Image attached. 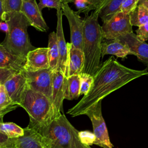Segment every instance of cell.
<instances>
[{"label":"cell","mask_w":148,"mask_h":148,"mask_svg":"<svg viewBox=\"0 0 148 148\" xmlns=\"http://www.w3.org/2000/svg\"><path fill=\"white\" fill-rule=\"evenodd\" d=\"M68 54L65 72L66 78L73 75H80L84 66V55L83 51L75 47L72 43H67Z\"/></svg>","instance_id":"14"},{"label":"cell","mask_w":148,"mask_h":148,"mask_svg":"<svg viewBox=\"0 0 148 148\" xmlns=\"http://www.w3.org/2000/svg\"><path fill=\"white\" fill-rule=\"evenodd\" d=\"M80 77V95H86L90 91L94 81V76L87 74L81 73Z\"/></svg>","instance_id":"25"},{"label":"cell","mask_w":148,"mask_h":148,"mask_svg":"<svg viewBox=\"0 0 148 148\" xmlns=\"http://www.w3.org/2000/svg\"><path fill=\"white\" fill-rule=\"evenodd\" d=\"M136 32V35L139 40L143 42L148 40V23L138 27Z\"/></svg>","instance_id":"32"},{"label":"cell","mask_w":148,"mask_h":148,"mask_svg":"<svg viewBox=\"0 0 148 148\" xmlns=\"http://www.w3.org/2000/svg\"><path fill=\"white\" fill-rule=\"evenodd\" d=\"M0 148H17L14 138L8 139V140L0 146Z\"/></svg>","instance_id":"35"},{"label":"cell","mask_w":148,"mask_h":148,"mask_svg":"<svg viewBox=\"0 0 148 148\" xmlns=\"http://www.w3.org/2000/svg\"><path fill=\"white\" fill-rule=\"evenodd\" d=\"M107 54L114 55L117 57L125 58L128 55H133L128 46L118 39H106L102 43L101 57Z\"/></svg>","instance_id":"18"},{"label":"cell","mask_w":148,"mask_h":148,"mask_svg":"<svg viewBox=\"0 0 148 148\" xmlns=\"http://www.w3.org/2000/svg\"><path fill=\"white\" fill-rule=\"evenodd\" d=\"M18 106V105H15L12 106H10L9 108H6L5 109L0 110V115H5L6 113H9V112H10L16 109Z\"/></svg>","instance_id":"37"},{"label":"cell","mask_w":148,"mask_h":148,"mask_svg":"<svg viewBox=\"0 0 148 148\" xmlns=\"http://www.w3.org/2000/svg\"><path fill=\"white\" fill-rule=\"evenodd\" d=\"M20 72L9 69L0 68V84H3L4 83L16 73Z\"/></svg>","instance_id":"33"},{"label":"cell","mask_w":148,"mask_h":148,"mask_svg":"<svg viewBox=\"0 0 148 148\" xmlns=\"http://www.w3.org/2000/svg\"><path fill=\"white\" fill-rule=\"evenodd\" d=\"M62 3H71V2H74V0H62Z\"/></svg>","instance_id":"41"},{"label":"cell","mask_w":148,"mask_h":148,"mask_svg":"<svg viewBox=\"0 0 148 148\" xmlns=\"http://www.w3.org/2000/svg\"><path fill=\"white\" fill-rule=\"evenodd\" d=\"M15 105L8 95L3 85H2L0 90V110L5 109Z\"/></svg>","instance_id":"27"},{"label":"cell","mask_w":148,"mask_h":148,"mask_svg":"<svg viewBox=\"0 0 148 148\" xmlns=\"http://www.w3.org/2000/svg\"><path fill=\"white\" fill-rule=\"evenodd\" d=\"M129 14L132 26L139 27L148 23V9L142 5H138Z\"/></svg>","instance_id":"23"},{"label":"cell","mask_w":148,"mask_h":148,"mask_svg":"<svg viewBox=\"0 0 148 148\" xmlns=\"http://www.w3.org/2000/svg\"><path fill=\"white\" fill-rule=\"evenodd\" d=\"M4 116L5 115H0V123L3 122V119ZM8 139L9 138L7 136L0 132V146L5 143L8 140Z\"/></svg>","instance_id":"36"},{"label":"cell","mask_w":148,"mask_h":148,"mask_svg":"<svg viewBox=\"0 0 148 148\" xmlns=\"http://www.w3.org/2000/svg\"><path fill=\"white\" fill-rule=\"evenodd\" d=\"M99 12V10H95L84 18L82 47L84 66L82 73L92 76L101 65V45L103 38L98 22Z\"/></svg>","instance_id":"2"},{"label":"cell","mask_w":148,"mask_h":148,"mask_svg":"<svg viewBox=\"0 0 148 148\" xmlns=\"http://www.w3.org/2000/svg\"><path fill=\"white\" fill-rule=\"evenodd\" d=\"M21 12L26 17L30 26L40 32H47L49 27L43 18L36 0H24Z\"/></svg>","instance_id":"12"},{"label":"cell","mask_w":148,"mask_h":148,"mask_svg":"<svg viewBox=\"0 0 148 148\" xmlns=\"http://www.w3.org/2000/svg\"><path fill=\"white\" fill-rule=\"evenodd\" d=\"M73 3L78 10L77 13L79 14L81 13H84L88 7V0H74Z\"/></svg>","instance_id":"34"},{"label":"cell","mask_w":148,"mask_h":148,"mask_svg":"<svg viewBox=\"0 0 148 148\" xmlns=\"http://www.w3.org/2000/svg\"><path fill=\"white\" fill-rule=\"evenodd\" d=\"M102 101H99L92 105L84 114L89 117L92 123L93 133L95 136L94 145L102 148H113V146L110 140L108 129L102 114Z\"/></svg>","instance_id":"6"},{"label":"cell","mask_w":148,"mask_h":148,"mask_svg":"<svg viewBox=\"0 0 148 148\" xmlns=\"http://www.w3.org/2000/svg\"><path fill=\"white\" fill-rule=\"evenodd\" d=\"M0 132L9 139L22 136L24 134V128L13 122L0 123Z\"/></svg>","instance_id":"24"},{"label":"cell","mask_w":148,"mask_h":148,"mask_svg":"<svg viewBox=\"0 0 148 148\" xmlns=\"http://www.w3.org/2000/svg\"><path fill=\"white\" fill-rule=\"evenodd\" d=\"M25 58L9 52L0 43V68L21 72L24 70Z\"/></svg>","instance_id":"19"},{"label":"cell","mask_w":148,"mask_h":148,"mask_svg":"<svg viewBox=\"0 0 148 148\" xmlns=\"http://www.w3.org/2000/svg\"><path fill=\"white\" fill-rule=\"evenodd\" d=\"M50 68L49 49L39 47L29 51L25 57L24 70L35 71Z\"/></svg>","instance_id":"13"},{"label":"cell","mask_w":148,"mask_h":148,"mask_svg":"<svg viewBox=\"0 0 148 148\" xmlns=\"http://www.w3.org/2000/svg\"><path fill=\"white\" fill-rule=\"evenodd\" d=\"M62 12L61 7L57 9V27H56V35L57 38V43L59 49L60 58L58 62V70L62 72L64 75L65 72L66 60H67V54L68 48L67 43L65 41L63 27H62Z\"/></svg>","instance_id":"16"},{"label":"cell","mask_w":148,"mask_h":148,"mask_svg":"<svg viewBox=\"0 0 148 148\" xmlns=\"http://www.w3.org/2000/svg\"><path fill=\"white\" fill-rule=\"evenodd\" d=\"M22 72L26 78L29 88L42 93L51 101L54 72L50 68L35 71L24 70Z\"/></svg>","instance_id":"7"},{"label":"cell","mask_w":148,"mask_h":148,"mask_svg":"<svg viewBox=\"0 0 148 148\" xmlns=\"http://www.w3.org/2000/svg\"><path fill=\"white\" fill-rule=\"evenodd\" d=\"M148 75L145 70H136L126 67L113 57L101 65L94 76V81L88 92L70 108L67 114L72 117L84 114L86 112L99 101L111 92L138 77Z\"/></svg>","instance_id":"1"},{"label":"cell","mask_w":148,"mask_h":148,"mask_svg":"<svg viewBox=\"0 0 148 148\" xmlns=\"http://www.w3.org/2000/svg\"><path fill=\"white\" fill-rule=\"evenodd\" d=\"M130 14L120 12L101 26L103 38L105 39H114L119 36L132 32Z\"/></svg>","instance_id":"8"},{"label":"cell","mask_w":148,"mask_h":148,"mask_svg":"<svg viewBox=\"0 0 148 148\" xmlns=\"http://www.w3.org/2000/svg\"><path fill=\"white\" fill-rule=\"evenodd\" d=\"M3 85L12 102L21 107L25 91L28 87L26 78L22 71L12 75Z\"/></svg>","instance_id":"10"},{"label":"cell","mask_w":148,"mask_h":148,"mask_svg":"<svg viewBox=\"0 0 148 148\" xmlns=\"http://www.w3.org/2000/svg\"><path fill=\"white\" fill-rule=\"evenodd\" d=\"M123 2V0H106L99 12V17L103 23L108 21L121 12Z\"/></svg>","instance_id":"21"},{"label":"cell","mask_w":148,"mask_h":148,"mask_svg":"<svg viewBox=\"0 0 148 148\" xmlns=\"http://www.w3.org/2000/svg\"><path fill=\"white\" fill-rule=\"evenodd\" d=\"M61 10L62 14L65 16L69 23L71 34L70 43L75 47L82 50L84 18H82L77 12L72 10L67 3H62Z\"/></svg>","instance_id":"9"},{"label":"cell","mask_w":148,"mask_h":148,"mask_svg":"<svg viewBox=\"0 0 148 148\" xmlns=\"http://www.w3.org/2000/svg\"><path fill=\"white\" fill-rule=\"evenodd\" d=\"M43 136L47 148H91L82 143L77 131L64 114L53 120L47 127L37 131Z\"/></svg>","instance_id":"4"},{"label":"cell","mask_w":148,"mask_h":148,"mask_svg":"<svg viewBox=\"0 0 148 148\" xmlns=\"http://www.w3.org/2000/svg\"><path fill=\"white\" fill-rule=\"evenodd\" d=\"M66 78L60 71L54 72L51 103L54 108L56 119L58 117L63 110V101L65 99Z\"/></svg>","instance_id":"11"},{"label":"cell","mask_w":148,"mask_h":148,"mask_svg":"<svg viewBox=\"0 0 148 148\" xmlns=\"http://www.w3.org/2000/svg\"><path fill=\"white\" fill-rule=\"evenodd\" d=\"M3 13V0H0V21L2 20V16ZM1 23V22H0Z\"/></svg>","instance_id":"40"},{"label":"cell","mask_w":148,"mask_h":148,"mask_svg":"<svg viewBox=\"0 0 148 148\" xmlns=\"http://www.w3.org/2000/svg\"><path fill=\"white\" fill-rule=\"evenodd\" d=\"M39 2L38 4L40 10H42L46 8H53L56 10L61 7L62 3V0H39Z\"/></svg>","instance_id":"29"},{"label":"cell","mask_w":148,"mask_h":148,"mask_svg":"<svg viewBox=\"0 0 148 148\" xmlns=\"http://www.w3.org/2000/svg\"><path fill=\"white\" fill-rule=\"evenodd\" d=\"M79 137L82 143L90 146L94 145L95 140V136L94 133L88 131H79Z\"/></svg>","instance_id":"28"},{"label":"cell","mask_w":148,"mask_h":148,"mask_svg":"<svg viewBox=\"0 0 148 148\" xmlns=\"http://www.w3.org/2000/svg\"><path fill=\"white\" fill-rule=\"evenodd\" d=\"M125 43L138 60L148 66V44L139 40L132 32L117 38Z\"/></svg>","instance_id":"15"},{"label":"cell","mask_w":148,"mask_h":148,"mask_svg":"<svg viewBox=\"0 0 148 148\" xmlns=\"http://www.w3.org/2000/svg\"><path fill=\"white\" fill-rule=\"evenodd\" d=\"M48 46L49 58L50 63V68L53 71L58 70V62L60 58L59 49L57 43V38L56 33L52 32L49 35Z\"/></svg>","instance_id":"20"},{"label":"cell","mask_w":148,"mask_h":148,"mask_svg":"<svg viewBox=\"0 0 148 148\" xmlns=\"http://www.w3.org/2000/svg\"><path fill=\"white\" fill-rule=\"evenodd\" d=\"M21 107L29 115V123L28 126L36 131L47 127L56 119L51 100L42 93L28 87Z\"/></svg>","instance_id":"5"},{"label":"cell","mask_w":148,"mask_h":148,"mask_svg":"<svg viewBox=\"0 0 148 148\" xmlns=\"http://www.w3.org/2000/svg\"><path fill=\"white\" fill-rule=\"evenodd\" d=\"M139 0H123L122 3L121 12L130 14L137 6Z\"/></svg>","instance_id":"30"},{"label":"cell","mask_w":148,"mask_h":148,"mask_svg":"<svg viewBox=\"0 0 148 148\" xmlns=\"http://www.w3.org/2000/svg\"><path fill=\"white\" fill-rule=\"evenodd\" d=\"M138 5H140L148 9V0H139Z\"/></svg>","instance_id":"39"},{"label":"cell","mask_w":148,"mask_h":148,"mask_svg":"<svg viewBox=\"0 0 148 148\" xmlns=\"http://www.w3.org/2000/svg\"><path fill=\"white\" fill-rule=\"evenodd\" d=\"M2 20L7 23L9 29L1 45L10 53L25 58L28 53L35 49L28 36L30 24L27 18L20 12L3 13Z\"/></svg>","instance_id":"3"},{"label":"cell","mask_w":148,"mask_h":148,"mask_svg":"<svg viewBox=\"0 0 148 148\" xmlns=\"http://www.w3.org/2000/svg\"><path fill=\"white\" fill-rule=\"evenodd\" d=\"M24 0H3V13L20 12Z\"/></svg>","instance_id":"26"},{"label":"cell","mask_w":148,"mask_h":148,"mask_svg":"<svg viewBox=\"0 0 148 148\" xmlns=\"http://www.w3.org/2000/svg\"><path fill=\"white\" fill-rule=\"evenodd\" d=\"M2 84H0V90H1V86H2Z\"/></svg>","instance_id":"42"},{"label":"cell","mask_w":148,"mask_h":148,"mask_svg":"<svg viewBox=\"0 0 148 148\" xmlns=\"http://www.w3.org/2000/svg\"><path fill=\"white\" fill-rule=\"evenodd\" d=\"M8 29H9V27L6 22L4 21V22L0 23V30L3 31L6 33H7L8 31Z\"/></svg>","instance_id":"38"},{"label":"cell","mask_w":148,"mask_h":148,"mask_svg":"<svg viewBox=\"0 0 148 148\" xmlns=\"http://www.w3.org/2000/svg\"><path fill=\"white\" fill-rule=\"evenodd\" d=\"M106 0H88V7L84 12L86 16H88V13L91 10L98 9L100 10Z\"/></svg>","instance_id":"31"},{"label":"cell","mask_w":148,"mask_h":148,"mask_svg":"<svg viewBox=\"0 0 148 148\" xmlns=\"http://www.w3.org/2000/svg\"><path fill=\"white\" fill-rule=\"evenodd\" d=\"M22 136L14 138L17 148H47L43 136L36 130L27 126Z\"/></svg>","instance_id":"17"},{"label":"cell","mask_w":148,"mask_h":148,"mask_svg":"<svg viewBox=\"0 0 148 148\" xmlns=\"http://www.w3.org/2000/svg\"><path fill=\"white\" fill-rule=\"evenodd\" d=\"M80 75H73L66 78L65 99L68 100H73L77 99L80 95Z\"/></svg>","instance_id":"22"}]
</instances>
